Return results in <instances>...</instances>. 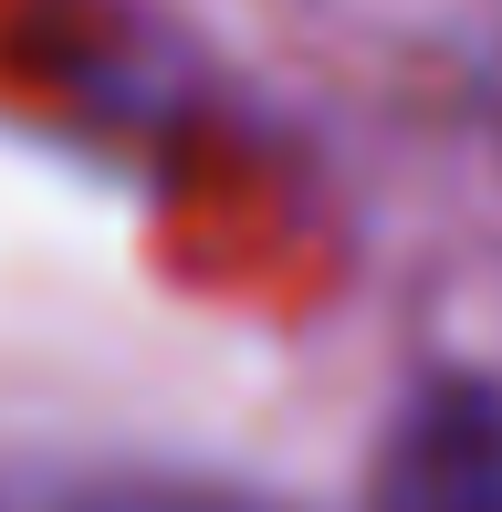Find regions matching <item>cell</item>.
Listing matches in <instances>:
<instances>
[{
	"instance_id": "1",
	"label": "cell",
	"mask_w": 502,
	"mask_h": 512,
	"mask_svg": "<svg viewBox=\"0 0 502 512\" xmlns=\"http://www.w3.org/2000/svg\"><path fill=\"white\" fill-rule=\"evenodd\" d=\"M367 512H502V377H429L387 418Z\"/></svg>"
},
{
	"instance_id": "2",
	"label": "cell",
	"mask_w": 502,
	"mask_h": 512,
	"mask_svg": "<svg viewBox=\"0 0 502 512\" xmlns=\"http://www.w3.org/2000/svg\"><path fill=\"white\" fill-rule=\"evenodd\" d=\"M53 512H283V502L231 492V481H84Z\"/></svg>"
}]
</instances>
